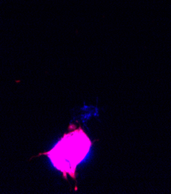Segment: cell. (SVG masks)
Wrapping results in <instances>:
<instances>
[{
  "label": "cell",
  "instance_id": "obj_1",
  "mask_svg": "<svg viewBox=\"0 0 171 194\" xmlns=\"http://www.w3.org/2000/svg\"><path fill=\"white\" fill-rule=\"evenodd\" d=\"M92 141L81 128L66 133L50 151L44 155L50 158L55 168L75 179L77 165L86 157Z\"/></svg>",
  "mask_w": 171,
  "mask_h": 194
}]
</instances>
